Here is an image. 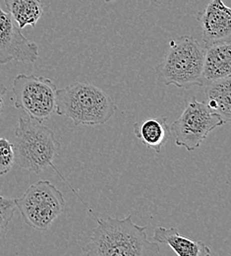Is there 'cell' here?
Returning a JSON list of instances; mask_svg holds the SVG:
<instances>
[{"label": "cell", "instance_id": "obj_3", "mask_svg": "<svg viewBox=\"0 0 231 256\" xmlns=\"http://www.w3.org/2000/svg\"><path fill=\"white\" fill-rule=\"evenodd\" d=\"M13 147L15 162L20 168L40 174L51 166L59 174L53 164L60 149L54 132L25 112L19 116ZM60 176L62 178L61 174Z\"/></svg>", "mask_w": 231, "mask_h": 256}, {"label": "cell", "instance_id": "obj_1", "mask_svg": "<svg viewBox=\"0 0 231 256\" xmlns=\"http://www.w3.org/2000/svg\"><path fill=\"white\" fill-rule=\"evenodd\" d=\"M90 242L82 254L88 256H151L161 252L160 244L150 240L147 226L133 222L129 215L123 219H98Z\"/></svg>", "mask_w": 231, "mask_h": 256}, {"label": "cell", "instance_id": "obj_16", "mask_svg": "<svg viewBox=\"0 0 231 256\" xmlns=\"http://www.w3.org/2000/svg\"><path fill=\"white\" fill-rule=\"evenodd\" d=\"M16 210L15 199L0 196V232L7 228Z\"/></svg>", "mask_w": 231, "mask_h": 256}, {"label": "cell", "instance_id": "obj_12", "mask_svg": "<svg viewBox=\"0 0 231 256\" xmlns=\"http://www.w3.org/2000/svg\"><path fill=\"white\" fill-rule=\"evenodd\" d=\"M133 131L145 146L154 150L157 154H161L163 147L171 136V130L165 116L137 122L133 126Z\"/></svg>", "mask_w": 231, "mask_h": 256}, {"label": "cell", "instance_id": "obj_9", "mask_svg": "<svg viewBox=\"0 0 231 256\" xmlns=\"http://www.w3.org/2000/svg\"><path fill=\"white\" fill-rule=\"evenodd\" d=\"M204 46L231 42V9L223 0H211L197 13Z\"/></svg>", "mask_w": 231, "mask_h": 256}, {"label": "cell", "instance_id": "obj_13", "mask_svg": "<svg viewBox=\"0 0 231 256\" xmlns=\"http://www.w3.org/2000/svg\"><path fill=\"white\" fill-rule=\"evenodd\" d=\"M206 104L230 122L231 118V76L208 81L204 84Z\"/></svg>", "mask_w": 231, "mask_h": 256}, {"label": "cell", "instance_id": "obj_11", "mask_svg": "<svg viewBox=\"0 0 231 256\" xmlns=\"http://www.w3.org/2000/svg\"><path fill=\"white\" fill-rule=\"evenodd\" d=\"M231 76V42L205 46L203 77L205 83Z\"/></svg>", "mask_w": 231, "mask_h": 256}, {"label": "cell", "instance_id": "obj_7", "mask_svg": "<svg viewBox=\"0 0 231 256\" xmlns=\"http://www.w3.org/2000/svg\"><path fill=\"white\" fill-rule=\"evenodd\" d=\"M12 91L15 108L40 122L55 112L57 88L48 78L19 74L13 81Z\"/></svg>", "mask_w": 231, "mask_h": 256}, {"label": "cell", "instance_id": "obj_6", "mask_svg": "<svg viewBox=\"0 0 231 256\" xmlns=\"http://www.w3.org/2000/svg\"><path fill=\"white\" fill-rule=\"evenodd\" d=\"M226 124L221 114L193 96L181 116L171 124L170 130L175 135L176 146L192 152L198 149L214 129Z\"/></svg>", "mask_w": 231, "mask_h": 256}, {"label": "cell", "instance_id": "obj_17", "mask_svg": "<svg viewBox=\"0 0 231 256\" xmlns=\"http://www.w3.org/2000/svg\"><path fill=\"white\" fill-rule=\"evenodd\" d=\"M6 94V87L3 84H0V116L4 108V96Z\"/></svg>", "mask_w": 231, "mask_h": 256}, {"label": "cell", "instance_id": "obj_8", "mask_svg": "<svg viewBox=\"0 0 231 256\" xmlns=\"http://www.w3.org/2000/svg\"><path fill=\"white\" fill-rule=\"evenodd\" d=\"M37 58V44L22 34L10 14L0 6V64L11 62L33 64Z\"/></svg>", "mask_w": 231, "mask_h": 256}, {"label": "cell", "instance_id": "obj_2", "mask_svg": "<svg viewBox=\"0 0 231 256\" xmlns=\"http://www.w3.org/2000/svg\"><path fill=\"white\" fill-rule=\"evenodd\" d=\"M116 110L113 100L92 83L75 82L56 91L55 112L77 126L105 124Z\"/></svg>", "mask_w": 231, "mask_h": 256}, {"label": "cell", "instance_id": "obj_18", "mask_svg": "<svg viewBox=\"0 0 231 256\" xmlns=\"http://www.w3.org/2000/svg\"><path fill=\"white\" fill-rule=\"evenodd\" d=\"M104 2H106V3H109V2H113V1H116V0H103Z\"/></svg>", "mask_w": 231, "mask_h": 256}, {"label": "cell", "instance_id": "obj_14", "mask_svg": "<svg viewBox=\"0 0 231 256\" xmlns=\"http://www.w3.org/2000/svg\"><path fill=\"white\" fill-rule=\"evenodd\" d=\"M4 3L8 13L20 29H24L27 26L34 28L43 15V7L40 0H4Z\"/></svg>", "mask_w": 231, "mask_h": 256}, {"label": "cell", "instance_id": "obj_5", "mask_svg": "<svg viewBox=\"0 0 231 256\" xmlns=\"http://www.w3.org/2000/svg\"><path fill=\"white\" fill-rule=\"evenodd\" d=\"M25 223L35 230H45L63 213L65 199L49 180H38L15 199Z\"/></svg>", "mask_w": 231, "mask_h": 256}, {"label": "cell", "instance_id": "obj_15", "mask_svg": "<svg viewBox=\"0 0 231 256\" xmlns=\"http://www.w3.org/2000/svg\"><path fill=\"white\" fill-rule=\"evenodd\" d=\"M15 164L13 143L0 137V176L8 174Z\"/></svg>", "mask_w": 231, "mask_h": 256}, {"label": "cell", "instance_id": "obj_10", "mask_svg": "<svg viewBox=\"0 0 231 256\" xmlns=\"http://www.w3.org/2000/svg\"><path fill=\"white\" fill-rule=\"evenodd\" d=\"M153 240L167 244L178 256H208L212 254L204 242L182 236L177 228L158 226L154 232Z\"/></svg>", "mask_w": 231, "mask_h": 256}, {"label": "cell", "instance_id": "obj_4", "mask_svg": "<svg viewBox=\"0 0 231 256\" xmlns=\"http://www.w3.org/2000/svg\"><path fill=\"white\" fill-rule=\"evenodd\" d=\"M205 46L194 36L185 34L169 42V50L155 67L158 80L180 89L204 86L203 62Z\"/></svg>", "mask_w": 231, "mask_h": 256}]
</instances>
